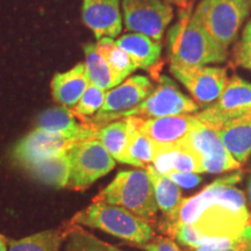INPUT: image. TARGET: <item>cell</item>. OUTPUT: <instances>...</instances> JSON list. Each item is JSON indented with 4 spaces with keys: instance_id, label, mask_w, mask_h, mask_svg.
<instances>
[{
    "instance_id": "4fadbf2b",
    "label": "cell",
    "mask_w": 251,
    "mask_h": 251,
    "mask_svg": "<svg viewBox=\"0 0 251 251\" xmlns=\"http://www.w3.org/2000/svg\"><path fill=\"white\" fill-rule=\"evenodd\" d=\"M171 72L200 103L216 101L228 83L227 71L222 68L202 67L183 70L170 67Z\"/></svg>"
},
{
    "instance_id": "8fae6325",
    "label": "cell",
    "mask_w": 251,
    "mask_h": 251,
    "mask_svg": "<svg viewBox=\"0 0 251 251\" xmlns=\"http://www.w3.org/2000/svg\"><path fill=\"white\" fill-rule=\"evenodd\" d=\"M251 111V83L233 77L214 105L197 113L198 120L219 130L228 122Z\"/></svg>"
},
{
    "instance_id": "ba28073f",
    "label": "cell",
    "mask_w": 251,
    "mask_h": 251,
    "mask_svg": "<svg viewBox=\"0 0 251 251\" xmlns=\"http://www.w3.org/2000/svg\"><path fill=\"white\" fill-rule=\"evenodd\" d=\"M184 142L200 162V174H222L237 170L241 164L231 156L220 139L218 130L197 119Z\"/></svg>"
},
{
    "instance_id": "7c38bea8",
    "label": "cell",
    "mask_w": 251,
    "mask_h": 251,
    "mask_svg": "<svg viewBox=\"0 0 251 251\" xmlns=\"http://www.w3.org/2000/svg\"><path fill=\"white\" fill-rule=\"evenodd\" d=\"M76 142L63 134L36 128L15 146L13 157L21 166H26L39 159L67 152Z\"/></svg>"
},
{
    "instance_id": "3957f363",
    "label": "cell",
    "mask_w": 251,
    "mask_h": 251,
    "mask_svg": "<svg viewBox=\"0 0 251 251\" xmlns=\"http://www.w3.org/2000/svg\"><path fill=\"white\" fill-rule=\"evenodd\" d=\"M69 225L86 226L127 242L143 246L155 237L151 224L124 207L94 200L89 207L72 216Z\"/></svg>"
},
{
    "instance_id": "52a82bcc",
    "label": "cell",
    "mask_w": 251,
    "mask_h": 251,
    "mask_svg": "<svg viewBox=\"0 0 251 251\" xmlns=\"http://www.w3.org/2000/svg\"><path fill=\"white\" fill-rule=\"evenodd\" d=\"M153 89L155 87L148 77L134 76L128 78L120 85L106 92L102 107L94 117L85 122L100 128L112 121L125 119L128 113L146 100Z\"/></svg>"
},
{
    "instance_id": "d6986e66",
    "label": "cell",
    "mask_w": 251,
    "mask_h": 251,
    "mask_svg": "<svg viewBox=\"0 0 251 251\" xmlns=\"http://www.w3.org/2000/svg\"><path fill=\"white\" fill-rule=\"evenodd\" d=\"M218 134L231 156L244 164L251 155V111L228 122Z\"/></svg>"
},
{
    "instance_id": "e0dca14e",
    "label": "cell",
    "mask_w": 251,
    "mask_h": 251,
    "mask_svg": "<svg viewBox=\"0 0 251 251\" xmlns=\"http://www.w3.org/2000/svg\"><path fill=\"white\" fill-rule=\"evenodd\" d=\"M151 165L162 175H168L170 172L200 174L199 159L184 140L170 146L155 147Z\"/></svg>"
},
{
    "instance_id": "8992f818",
    "label": "cell",
    "mask_w": 251,
    "mask_h": 251,
    "mask_svg": "<svg viewBox=\"0 0 251 251\" xmlns=\"http://www.w3.org/2000/svg\"><path fill=\"white\" fill-rule=\"evenodd\" d=\"M67 153L70 161L68 187L72 190H85L115 166V159L97 139L77 141Z\"/></svg>"
},
{
    "instance_id": "ac0fdd59",
    "label": "cell",
    "mask_w": 251,
    "mask_h": 251,
    "mask_svg": "<svg viewBox=\"0 0 251 251\" xmlns=\"http://www.w3.org/2000/svg\"><path fill=\"white\" fill-rule=\"evenodd\" d=\"M89 85L85 64L79 63L71 70L55 75L51 80L52 97L65 107H75Z\"/></svg>"
},
{
    "instance_id": "484cf974",
    "label": "cell",
    "mask_w": 251,
    "mask_h": 251,
    "mask_svg": "<svg viewBox=\"0 0 251 251\" xmlns=\"http://www.w3.org/2000/svg\"><path fill=\"white\" fill-rule=\"evenodd\" d=\"M85 51V69L90 84L103 90H111L118 86L114 75L108 67L103 56L97 49L96 45H87Z\"/></svg>"
},
{
    "instance_id": "83f0119b",
    "label": "cell",
    "mask_w": 251,
    "mask_h": 251,
    "mask_svg": "<svg viewBox=\"0 0 251 251\" xmlns=\"http://www.w3.org/2000/svg\"><path fill=\"white\" fill-rule=\"evenodd\" d=\"M65 241L67 251H115L117 249L77 225H70L67 229Z\"/></svg>"
},
{
    "instance_id": "cb8c5ba5",
    "label": "cell",
    "mask_w": 251,
    "mask_h": 251,
    "mask_svg": "<svg viewBox=\"0 0 251 251\" xmlns=\"http://www.w3.org/2000/svg\"><path fill=\"white\" fill-rule=\"evenodd\" d=\"M98 51L103 56L108 67L114 75L118 85L124 81L130 74L136 70L129 55L118 45L117 41L111 37H102L96 43Z\"/></svg>"
},
{
    "instance_id": "f1b7e54d",
    "label": "cell",
    "mask_w": 251,
    "mask_h": 251,
    "mask_svg": "<svg viewBox=\"0 0 251 251\" xmlns=\"http://www.w3.org/2000/svg\"><path fill=\"white\" fill-rule=\"evenodd\" d=\"M105 98L106 90L90 84L77 105L72 108V112L80 121L85 122L99 112V109L102 107Z\"/></svg>"
},
{
    "instance_id": "1f68e13d",
    "label": "cell",
    "mask_w": 251,
    "mask_h": 251,
    "mask_svg": "<svg viewBox=\"0 0 251 251\" xmlns=\"http://www.w3.org/2000/svg\"><path fill=\"white\" fill-rule=\"evenodd\" d=\"M141 248L147 251H181L172 238L163 236L153 237L150 242L143 244Z\"/></svg>"
},
{
    "instance_id": "277c9868",
    "label": "cell",
    "mask_w": 251,
    "mask_h": 251,
    "mask_svg": "<svg viewBox=\"0 0 251 251\" xmlns=\"http://www.w3.org/2000/svg\"><path fill=\"white\" fill-rule=\"evenodd\" d=\"M128 209L147 221H155L157 206L153 187L146 169L121 171L94 198Z\"/></svg>"
},
{
    "instance_id": "9c48e42d",
    "label": "cell",
    "mask_w": 251,
    "mask_h": 251,
    "mask_svg": "<svg viewBox=\"0 0 251 251\" xmlns=\"http://www.w3.org/2000/svg\"><path fill=\"white\" fill-rule=\"evenodd\" d=\"M199 106L194 100L178 89L170 78L162 76L159 78L158 86L153 89L141 105L135 107L126 115L141 119H157L172 115L192 114L197 113Z\"/></svg>"
},
{
    "instance_id": "ffe728a7",
    "label": "cell",
    "mask_w": 251,
    "mask_h": 251,
    "mask_svg": "<svg viewBox=\"0 0 251 251\" xmlns=\"http://www.w3.org/2000/svg\"><path fill=\"white\" fill-rule=\"evenodd\" d=\"M24 168L31 177L41 183L57 188L68 186L70 178V161L67 152L39 159Z\"/></svg>"
},
{
    "instance_id": "d6a6232c",
    "label": "cell",
    "mask_w": 251,
    "mask_h": 251,
    "mask_svg": "<svg viewBox=\"0 0 251 251\" xmlns=\"http://www.w3.org/2000/svg\"><path fill=\"white\" fill-rule=\"evenodd\" d=\"M187 251H194L190 249ZM220 251H251V227L247 228L240 237L236 238L230 246Z\"/></svg>"
},
{
    "instance_id": "2e32d148",
    "label": "cell",
    "mask_w": 251,
    "mask_h": 251,
    "mask_svg": "<svg viewBox=\"0 0 251 251\" xmlns=\"http://www.w3.org/2000/svg\"><path fill=\"white\" fill-rule=\"evenodd\" d=\"M37 128L55 131L68 136L74 141L96 139L98 128L78 119L69 107L46 109L37 118Z\"/></svg>"
},
{
    "instance_id": "74e56055",
    "label": "cell",
    "mask_w": 251,
    "mask_h": 251,
    "mask_svg": "<svg viewBox=\"0 0 251 251\" xmlns=\"http://www.w3.org/2000/svg\"><path fill=\"white\" fill-rule=\"evenodd\" d=\"M115 251H121V250H119V249H115Z\"/></svg>"
},
{
    "instance_id": "e575fe53",
    "label": "cell",
    "mask_w": 251,
    "mask_h": 251,
    "mask_svg": "<svg viewBox=\"0 0 251 251\" xmlns=\"http://www.w3.org/2000/svg\"><path fill=\"white\" fill-rule=\"evenodd\" d=\"M0 251H7V238L0 235Z\"/></svg>"
},
{
    "instance_id": "9a60e30c",
    "label": "cell",
    "mask_w": 251,
    "mask_h": 251,
    "mask_svg": "<svg viewBox=\"0 0 251 251\" xmlns=\"http://www.w3.org/2000/svg\"><path fill=\"white\" fill-rule=\"evenodd\" d=\"M139 119V128L155 147L170 146L183 141L197 122L196 115L181 114L157 119Z\"/></svg>"
},
{
    "instance_id": "603a6c76",
    "label": "cell",
    "mask_w": 251,
    "mask_h": 251,
    "mask_svg": "<svg viewBox=\"0 0 251 251\" xmlns=\"http://www.w3.org/2000/svg\"><path fill=\"white\" fill-rule=\"evenodd\" d=\"M128 122V140L122 163L137 168H146L152 163L155 144L139 128L136 117L125 118Z\"/></svg>"
},
{
    "instance_id": "f546056e",
    "label": "cell",
    "mask_w": 251,
    "mask_h": 251,
    "mask_svg": "<svg viewBox=\"0 0 251 251\" xmlns=\"http://www.w3.org/2000/svg\"><path fill=\"white\" fill-rule=\"evenodd\" d=\"M235 58L240 67L251 71V21L244 28L242 40L235 51Z\"/></svg>"
},
{
    "instance_id": "7402d4cb",
    "label": "cell",
    "mask_w": 251,
    "mask_h": 251,
    "mask_svg": "<svg viewBox=\"0 0 251 251\" xmlns=\"http://www.w3.org/2000/svg\"><path fill=\"white\" fill-rule=\"evenodd\" d=\"M146 171L151 180L157 206L168 220H175L179 212L183 197L180 188L165 175L159 174L150 164L146 166Z\"/></svg>"
},
{
    "instance_id": "836d02e7",
    "label": "cell",
    "mask_w": 251,
    "mask_h": 251,
    "mask_svg": "<svg viewBox=\"0 0 251 251\" xmlns=\"http://www.w3.org/2000/svg\"><path fill=\"white\" fill-rule=\"evenodd\" d=\"M166 2H171V4H176V5H178V6H180V7H183V8H185L186 7L187 8V0H165Z\"/></svg>"
},
{
    "instance_id": "8d00e7d4",
    "label": "cell",
    "mask_w": 251,
    "mask_h": 251,
    "mask_svg": "<svg viewBox=\"0 0 251 251\" xmlns=\"http://www.w3.org/2000/svg\"><path fill=\"white\" fill-rule=\"evenodd\" d=\"M192 1H193V0H187V5H190Z\"/></svg>"
},
{
    "instance_id": "4316f807",
    "label": "cell",
    "mask_w": 251,
    "mask_h": 251,
    "mask_svg": "<svg viewBox=\"0 0 251 251\" xmlns=\"http://www.w3.org/2000/svg\"><path fill=\"white\" fill-rule=\"evenodd\" d=\"M65 235L67 230L62 228L40 231L21 240L12 241L9 251H59Z\"/></svg>"
},
{
    "instance_id": "d4e9b609",
    "label": "cell",
    "mask_w": 251,
    "mask_h": 251,
    "mask_svg": "<svg viewBox=\"0 0 251 251\" xmlns=\"http://www.w3.org/2000/svg\"><path fill=\"white\" fill-rule=\"evenodd\" d=\"M96 139L105 147L115 161L122 163L128 140V122L126 119L101 126L96 133Z\"/></svg>"
},
{
    "instance_id": "7a4b0ae2",
    "label": "cell",
    "mask_w": 251,
    "mask_h": 251,
    "mask_svg": "<svg viewBox=\"0 0 251 251\" xmlns=\"http://www.w3.org/2000/svg\"><path fill=\"white\" fill-rule=\"evenodd\" d=\"M170 67L190 70L227 59V48L203 29L194 15H186L169 33Z\"/></svg>"
},
{
    "instance_id": "4dcf8cb0",
    "label": "cell",
    "mask_w": 251,
    "mask_h": 251,
    "mask_svg": "<svg viewBox=\"0 0 251 251\" xmlns=\"http://www.w3.org/2000/svg\"><path fill=\"white\" fill-rule=\"evenodd\" d=\"M165 176L178 186L184 188L196 187L201 183V177L199 174H193V172H170Z\"/></svg>"
},
{
    "instance_id": "5bb4252c",
    "label": "cell",
    "mask_w": 251,
    "mask_h": 251,
    "mask_svg": "<svg viewBox=\"0 0 251 251\" xmlns=\"http://www.w3.org/2000/svg\"><path fill=\"white\" fill-rule=\"evenodd\" d=\"M83 21L97 40L119 36L122 30L120 0H84Z\"/></svg>"
},
{
    "instance_id": "30bf717a",
    "label": "cell",
    "mask_w": 251,
    "mask_h": 251,
    "mask_svg": "<svg viewBox=\"0 0 251 251\" xmlns=\"http://www.w3.org/2000/svg\"><path fill=\"white\" fill-rule=\"evenodd\" d=\"M126 28L150 39L162 40L174 18V9L162 0H122Z\"/></svg>"
},
{
    "instance_id": "5b68a950",
    "label": "cell",
    "mask_w": 251,
    "mask_h": 251,
    "mask_svg": "<svg viewBox=\"0 0 251 251\" xmlns=\"http://www.w3.org/2000/svg\"><path fill=\"white\" fill-rule=\"evenodd\" d=\"M251 11V0H201L194 17L219 45L228 48Z\"/></svg>"
},
{
    "instance_id": "6da1fadb",
    "label": "cell",
    "mask_w": 251,
    "mask_h": 251,
    "mask_svg": "<svg viewBox=\"0 0 251 251\" xmlns=\"http://www.w3.org/2000/svg\"><path fill=\"white\" fill-rule=\"evenodd\" d=\"M242 177L236 171L218 178L197 196L183 199L177 218H163L159 230L190 249L212 241H235L251 227L246 197L235 187Z\"/></svg>"
},
{
    "instance_id": "d590c367",
    "label": "cell",
    "mask_w": 251,
    "mask_h": 251,
    "mask_svg": "<svg viewBox=\"0 0 251 251\" xmlns=\"http://www.w3.org/2000/svg\"><path fill=\"white\" fill-rule=\"evenodd\" d=\"M248 192H249V198H250V201H251V176L249 178V183H248Z\"/></svg>"
},
{
    "instance_id": "44dd1931",
    "label": "cell",
    "mask_w": 251,
    "mask_h": 251,
    "mask_svg": "<svg viewBox=\"0 0 251 251\" xmlns=\"http://www.w3.org/2000/svg\"><path fill=\"white\" fill-rule=\"evenodd\" d=\"M117 43L129 55L136 69H151L162 54L161 43L143 34H125Z\"/></svg>"
}]
</instances>
